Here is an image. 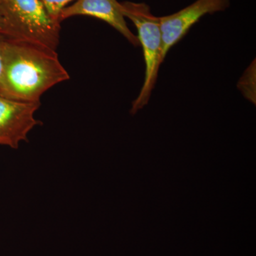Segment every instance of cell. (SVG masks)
I'll return each instance as SVG.
<instances>
[{
	"mask_svg": "<svg viewBox=\"0 0 256 256\" xmlns=\"http://www.w3.org/2000/svg\"><path fill=\"white\" fill-rule=\"evenodd\" d=\"M120 3L124 18L131 20L137 28L138 41L142 47L146 64L144 84L131 108L130 114H134L149 102L158 80L160 65L163 63L161 28L160 18L152 14L146 3L128 1Z\"/></svg>",
	"mask_w": 256,
	"mask_h": 256,
	"instance_id": "obj_3",
	"label": "cell"
},
{
	"mask_svg": "<svg viewBox=\"0 0 256 256\" xmlns=\"http://www.w3.org/2000/svg\"><path fill=\"white\" fill-rule=\"evenodd\" d=\"M229 6L230 0H196L178 12L160 16L163 62L170 48L181 41L200 18L206 14L225 11Z\"/></svg>",
	"mask_w": 256,
	"mask_h": 256,
	"instance_id": "obj_4",
	"label": "cell"
},
{
	"mask_svg": "<svg viewBox=\"0 0 256 256\" xmlns=\"http://www.w3.org/2000/svg\"><path fill=\"white\" fill-rule=\"evenodd\" d=\"M6 38L0 34V82L2 75L3 63H4V50Z\"/></svg>",
	"mask_w": 256,
	"mask_h": 256,
	"instance_id": "obj_9",
	"label": "cell"
},
{
	"mask_svg": "<svg viewBox=\"0 0 256 256\" xmlns=\"http://www.w3.org/2000/svg\"><path fill=\"white\" fill-rule=\"evenodd\" d=\"M242 95L256 104V62H252L242 76L238 84Z\"/></svg>",
	"mask_w": 256,
	"mask_h": 256,
	"instance_id": "obj_7",
	"label": "cell"
},
{
	"mask_svg": "<svg viewBox=\"0 0 256 256\" xmlns=\"http://www.w3.org/2000/svg\"><path fill=\"white\" fill-rule=\"evenodd\" d=\"M79 15L99 18L120 32L133 46L140 45L138 36L128 28L121 12L120 3L117 0H76L73 4L66 6L62 10L60 22Z\"/></svg>",
	"mask_w": 256,
	"mask_h": 256,
	"instance_id": "obj_6",
	"label": "cell"
},
{
	"mask_svg": "<svg viewBox=\"0 0 256 256\" xmlns=\"http://www.w3.org/2000/svg\"><path fill=\"white\" fill-rule=\"evenodd\" d=\"M72 1L74 0H41L50 18L60 24V12L66 6H67V4Z\"/></svg>",
	"mask_w": 256,
	"mask_h": 256,
	"instance_id": "obj_8",
	"label": "cell"
},
{
	"mask_svg": "<svg viewBox=\"0 0 256 256\" xmlns=\"http://www.w3.org/2000/svg\"><path fill=\"white\" fill-rule=\"evenodd\" d=\"M40 102H21L0 96V146L18 149L28 132L41 124L35 118Z\"/></svg>",
	"mask_w": 256,
	"mask_h": 256,
	"instance_id": "obj_5",
	"label": "cell"
},
{
	"mask_svg": "<svg viewBox=\"0 0 256 256\" xmlns=\"http://www.w3.org/2000/svg\"><path fill=\"white\" fill-rule=\"evenodd\" d=\"M70 76L56 50L6 38L0 96L21 102H40V98Z\"/></svg>",
	"mask_w": 256,
	"mask_h": 256,
	"instance_id": "obj_1",
	"label": "cell"
},
{
	"mask_svg": "<svg viewBox=\"0 0 256 256\" xmlns=\"http://www.w3.org/2000/svg\"><path fill=\"white\" fill-rule=\"evenodd\" d=\"M60 24L41 0H0V34L8 40L56 50Z\"/></svg>",
	"mask_w": 256,
	"mask_h": 256,
	"instance_id": "obj_2",
	"label": "cell"
}]
</instances>
